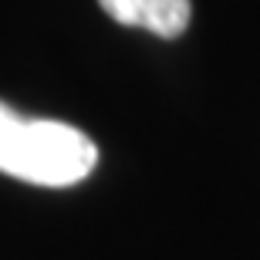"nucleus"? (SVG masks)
<instances>
[{
    "mask_svg": "<svg viewBox=\"0 0 260 260\" xmlns=\"http://www.w3.org/2000/svg\"><path fill=\"white\" fill-rule=\"evenodd\" d=\"M98 162L81 128L58 118H27L0 102V173L34 186H75Z\"/></svg>",
    "mask_w": 260,
    "mask_h": 260,
    "instance_id": "f257e3e1",
    "label": "nucleus"
},
{
    "mask_svg": "<svg viewBox=\"0 0 260 260\" xmlns=\"http://www.w3.org/2000/svg\"><path fill=\"white\" fill-rule=\"evenodd\" d=\"M112 20L125 27H145L159 38H179L189 27V0H98Z\"/></svg>",
    "mask_w": 260,
    "mask_h": 260,
    "instance_id": "f03ea898",
    "label": "nucleus"
}]
</instances>
